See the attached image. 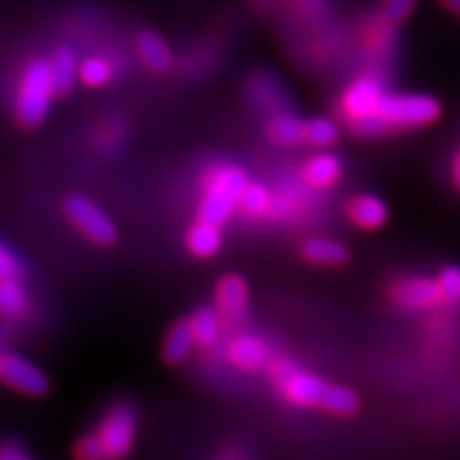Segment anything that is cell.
Listing matches in <instances>:
<instances>
[{
  "label": "cell",
  "mask_w": 460,
  "mask_h": 460,
  "mask_svg": "<svg viewBox=\"0 0 460 460\" xmlns=\"http://www.w3.org/2000/svg\"><path fill=\"white\" fill-rule=\"evenodd\" d=\"M254 3H262V0H254Z\"/></svg>",
  "instance_id": "d6a6232c"
},
{
  "label": "cell",
  "mask_w": 460,
  "mask_h": 460,
  "mask_svg": "<svg viewBox=\"0 0 460 460\" xmlns=\"http://www.w3.org/2000/svg\"><path fill=\"white\" fill-rule=\"evenodd\" d=\"M107 452V460H122L130 454L137 433V413L128 402H118L101 420L96 430Z\"/></svg>",
  "instance_id": "8992f818"
},
{
  "label": "cell",
  "mask_w": 460,
  "mask_h": 460,
  "mask_svg": "<svg viewBox=\"0 0 460 460\" xmlns=\"http://www.w3.org/2000/svg\"><path fill=\"white\" fill-rule=\"evenodd\" d=\"M454 183H456V188L460 190V152L456 154V158H454Z\"/></svg>",
  "instance_id": "1f68e13d"
},
{
  "label": "cell",
  "mask_w": 460,
  "mask_h": 460,
  "mask_svg": "<svg viewBox=\"0 0 460 460\" xmlns=\"http://www.w3.org/2000/svg\"><path fill=\"white\" fill-rule=\"evenodd\" d=\"M75 458L77 460H107V452L102 447L99 433H90L82 437L75 446Z\"/></svg>",
  "instance_id": "4316f807"
},
{
  "label": "cell",
  "mask_w": 460,
  "mask_h": 460,
  "mask_svg": "<svg viewBox=\"0 0 460 460\" xmlns=\"http://www.w3.org/2000/svg\"><path fill=\"white\" fill-rule=\"evenodd\" d=\"M441 115V105L429 94H386L376 109V115L352 126L358 135H384L401 128H422L435 124Z\"/></svg>",
  "instance_id": "7a4b0ae2"
},
{
  "label": "cell",
  "mask_w": 460,
  "mask_h": 460,
  "mask_svg": "<svg viewBox=\"0 0 460 460\" xmlns=\"http://www.w3.org/2000/svg\"><path fill=\"white\" fill-rule=\"evenodd\" d=\"M190 329H192L197 345H200V348H209V345L216 343L217 335H220V314L214 312V309H199V312H194L192 318H190Z\"/></svg>",
  "instance_id": "44dd1931"
},
{
  "label": "cell",
  "mask_w": 460,
  "mask_h": 460,
  "mask_svg": "<svg viewBox=\"0 0 460 460\" xmlns=\"http://www.w3.org/2000/svg\"><path fill=\"white\" fill-rule=\"evenodd\" d=\"M301 254L305 261L320 264V267H341L349 261V252L343 243L335 239L312 237L301 245Z\"/></svg>",
  "instance_id": "9a60e30c"
},
{
  "label": "cell",
  "mask_w": 460,
  "mask_h": 460,
  "mask_svg": "<svg viewBox=\"0 0 460 460\" xmlns=\"http://www.w3.org/2000/svg\"><path fill=\"white\" fill-rule=\"evenodd\" d=\"M0 377L17 393L31 396H41L49 388L48 376L39 367L31 365L17 354H3V358H0Z\"/></svg>",
  "instance_id": "52a82bcc"
},
{
  "label": "cell",
  "mask_w": 460,
  "mask_h": 460,
  "mask_svg": "<svg viewBox=\"0 0 460 460\" xmlns=\"http://www.w3.org/2000/svg\"><path fill=\"white\" fill-rule=\"evenodd\" d=\"M68 220L77 226L96 245H111L118 239V228L111 217L101 209L94 200L84 194H71L62 203Z\"/></svg>",
  "instance_id": "5b68a950"
},
{
  "label": "cell",
  "mask_w": 460,
  "mask_h": 460,
  "mask_svg": "<svg viewBox=\"0 0 460 460\" xmlns=\"http://www.w3.org/2000/svg\"><path fill=\"white\" fill-rule=\"evenodd\" d=\"M0 278L3 279H17L20 278V262L11 254L7 245L0 247Z\"/></svg>",
  "instance_id": "f1b7e54d"
},
{
  "label": "cell",
  "mask_w": 460,
  "mask_h": 460,
  "mask_svg": "<svg viewBox=\"0 0 460 460\" xmlns=\"http://www.w3.org/2000/svg\"><path fill=\"white\" fill-rule=\"evenodd\" d=\"M337 139H339V128L332 119L314 118L307 122V141L312 143V146L329 147V146H335Z\"/></svg>",
  "instance_id": "cb8c5ba5"
},
{
  "label": "cell",
  "mask_w": 460,
  "mask_h": 460,
  "mask_svg": "<svg viewBox=\"0 0 460 460\" xmlns=\"http://www.w3.org/2000/svg\"><path fill=\"white\" fill-rule=\"evenodd\" d=\"M303 175L314 188H329L341 175V163L332 154H318L305 164Z\"/></svg>",
  "instance_id": "ffe728a7"
},
{
  "label": "cell",
  "mask_w": 460,
  "mask_h": 460,
  "mask_svg": "<svg viewBox=\"0 0 460 460\" xmlns=\"http://www.w3.org/2000/svg\"><path fill=\"white\" fill-rule=\"evenodd\" d=\"M267 135L278 146H296L307 141V122L292 113L273 115L267 126Z\"/></svg>",
  "instance_id": "ac0fdd59"
},
{
  "label": "cell",
  "mask_w": 460,
  "mask_h": 460,
  "mask_svg": "<svg viewBox=\"0 0 460 460\" xmlns=\"http://www.w3.org/2000/svg\"><path fill=\"white\" fill-rule=\"evenodd\" d=\"M222 233L216 224L199 220L188 233V250L197 258H211L220 252Z\"/></svg>",
  "instance_id": "d6986e66"
},
{
  "label": "cell",
  "mask_w": 460,
  "mask_h": 460,
  "mask_svg": "<svg viewBox=\"0 0 460 460\" xmlns=\"http://www.w3.org/2000/svg\"><path fill=\"white\" fill-rule=\"evenodd\" d=\"M56 96L49 75V60L34 58L22 75L15 96V119L24 128H37L48 118L51 99Z\"/></svg>",
  "instance_id": "277c9868"
},
{
  "label": "cell",
  "mask_w": 460,
  "mask_h": 460,
  "mask_svg": "<svg viewBox=\"0 0 460 460\" xmlns=\"http://www.w3.org/2000/svg\"><path fill=\"white\" fill-rule=\"evenodd\" d=\"M269 373L279 393L298 407H322L335 416H349L358 410V396L349 388L324 382L314 373L301 371L286 358H275Z\"/></svg>",
  "instance_id": "6da1fadb"
},
{
  "label": "cell",
  "mask_w": 460,
  "mask_h": 460,
  "mask_svg": "<svg viewBox=\"0 0 460 460\" xmlns=\"http://www.w3.org/2000/svg\"><path fill=\"white\" fill-rule=\"evenodd\" d=\"M384 90L376 77H358L343 94V113L348 122L356 126L376 115Z\"/></svg>",
  "instance_id": "ba28073f"
},
{
  "label": "cell",
  "mask_w": 460,
  "mask_h": 460,
  "mask_svg": "<svg viewBox=\"0 0 460 460\" xmlns=\"http://www.w3.org/2000/svg\"><path fill=\"white\" fill-rule=\"evenodd\" d=\"M137 51H139L141 62L149 71L164 73L171 66V49L166 41L156 31H141L137 34Z\"/></svg>",
  "instance_id": "5bb4252c"
},
{
  "label": "cell",
  "mask_w": 460,
  "mask_h": 460,
  "mask_svg": "<svg viewBox=\"0 0 460 460\" xmlns=\"http://www.w3.org/2000/svg\"><path fill=\"white\" fill-rule=\"evenodd\" d=\"M416 4L418 0H386L384 3V17L390 24H402L411 15V11L416 9Z\"/></svg>",
  "instance_id": "83f0119b"
},
{
  "label": "cell",
  "mask_w": 460,
  "mask_h": 460,
  "mask_svg": "<svg viewBox=\"0 0 460 460\" xmlns=\"http://www.w3.org/2000/svg\"><path fill=\"white\" fill-rule=\"evenodd\" d=\"M228 360L241 371H261L271 365L269 345L256 335H239L228 345Z\"/></svg>",
  "instance_id": "8fae6325"
},
{
  "label": "cell",
  "mask_w": 460,
  "mask_h": 460,
  "mask_svg": "<svg viewBox=\"0 0 460 460\" xmlns=\"http://www.w3.org/2000/svg\"><path fill=\"white\" fill-rule=\"evenodd\" d=\"M0 460H31L22 452V447H17L13 444H7L3 447V454H0Z\"/></svg>",
  "instance_id": "f546056e"
},
{
  "label": "cell",
  "mask_w": 460,
  "mask_h": 460,
  "mask_svg": "<svg viewBox=\"0 0 460 460\" xmlns=\"http://www.w3.org/2000/svg\"><path fill=\"white\" fill-rule=\"evenodd\" d=\"M437 286H439L441 301L447 305H458L460 303V267L450 264L437 278Z\"/></svg>",
  "instance_id": "484cf974"
},
{
  "label": "cell",
  "mask_w": 460,
  "mask_h": 460,
  "mask_svg": "<svg viewBox=\"0 0 460 460\" xmlns=\"http://www.w3.org/2000/svg\"><path fill=\"white\" fill-rule=\"evenodd\" d=\"M26 292L17 279H3L0 284V312L7 318H17L26 312Z\"/></svg>",
  "instance_id": "7402d4cb"
},
{
  "label": "cell",
  "mask_w": 460,
  "mask_h": 460,
  "mask_svg": "<svg viewBox=\"0 0 460 460\" xmlns=\"http://www.w3.org/2000/svg\"><path fill=\"white\" fill-rule=\"evenodd\" d=\"M348 216L356 226L376 230L388 222V207L382 199L371 197V194H360V197L349 200Z\"/></svg>",
  "instance_id": "4fadbf2b"
},
{
  "label": "cell",
  "mask_w": 460,
  "mask_h": 460,
  "mask_svg": "<svg viewBox=\"0 0 460 460\" xmlns=\"http://www.w3.org/2000/svg\"><path fill=\"white\" fill-rule=\"evenodd\" d=\"M247 96L256 107H261L262 111L269 113H284L288 105V94L278 79L271 73H258L250 79L247 84Z\"/></svg>",
  "instance_id": "7c38bea8"
},
{
  "label": "cell",
  "mask_w": 460,
  "mask_h": 460,
  "mask_svg": "<svg viewBox=\"0 0 460 460\" xmlns=\"http://www.w3.org/2000/svg\"><path fill=\"white\" fill-rule=\"evenodd\" d=\"M49 75L56 96H66L79 77V65L71 48H58L49 60Z\"/></svg>",
  "instance_id": "2e32d148"
},
{
  "label": "cell",
  "mask_w": 460,
  "mask_h": 460,
  "mask_svg": "<svg viewBox=\"0 0 460 460\" xmlns=\"http://www.w3.org/2000/svg\"><path fill=\"white\" fill-rule=\"evenodd\" d=\"M216 305L217 314L222 315L224 322L233 324L243 318L247 307V284L243 278L230 273L217 281L216 288Z\"/></svg>",
  "instance_id": "9c48e42d"
},
{
  "label": "cell",
  "mask_w": 460,
  "mask_h": 460,
  "mask_svg": "<svg viewBox=\"0 0 460 460\" xmlns=\"http://www.w3.org/2000/svg\"><path fill=\"white\" fill-rule=\"evenodd\" d=\"M203 203H200V220L222 226L233 216L250 186L247 175L234 164H214L203 177Z\"/></svg>",
  "instance_id": "3957f363"
},
{
  "label": "cell",
  "mask_w": 460,
  "mask_h": 460,
  "mask_svg": "<svg viewBox=\"0 0 460 460\" xmlns=\"http://www.w3.org/2000/svg\"><path fill=\"white\" fill-rule=\"evenodd\" d=\"M393 298L396 305L407 309H430L441 301L437 279L411 278L402 279L393 288Z\"/></svg>",
  "instance_id": "30bf717a"
},
{
  "label": "cell",
  "mask_w": 460,
  "mask_h": 460,
  "mask_svg": "<svg viewBox=\"0 0 460 460\" xmlns=\"http://www.w3.org/2000/svg\"><path fill=\"white\" fill-rule=\"evenodd\" d=\"M241 211L250 217H258L262 216L264 211L269 209V192L262 183H250L245 188L243 197H241Z\"/></svg>",
  "instance_id": "d4e9b609"
},
{
  "label": "cell",
  "mask_w": 460,
  "mask_h": 460,
  "mask_svg": "<svg viewBox=\"0 0 460 460\" xmlns=\"http://www.w3.org/2000/svg\"><path fill=\"white\" fill-rule=\"evenodd\" d=\"M194 335L190 329V320H180L171 326L163 343V356L169 365H181L192 352Z\"/></svg>",
  "instance_id": "e0dca14e"
},
{
  "label": "cell",
  "mask_w": 460,
  "mask_h": 460,
  "mask_svg": "<svg viewBox=\"0 0 460 460\" xmlns=\"http://www.w3.org/2000/svg\"><path fill=\"white\" fill-rule=\"evenodd\" d=\"M446 9H450L454 15L460 17V0H439Z\"/></svg>",
  "instance_id": "4dcf8cb0"
},
{
  "label": "cell",
  "mask_w": 460,
  "mask_h": 460,
  "mask_svg": "<svg viewBox=\"0 0 460 460\" xmlns=\"http://www.w3.org/2000/svg\"><path fill=\"white\" fill-rule=\"evenodd\" d=\"M111 66L102 58H88L79 65V79L90 88H101L111 79Z\"/></svg>",
  "instance_id": "603a6c76"
}]
</instances>
